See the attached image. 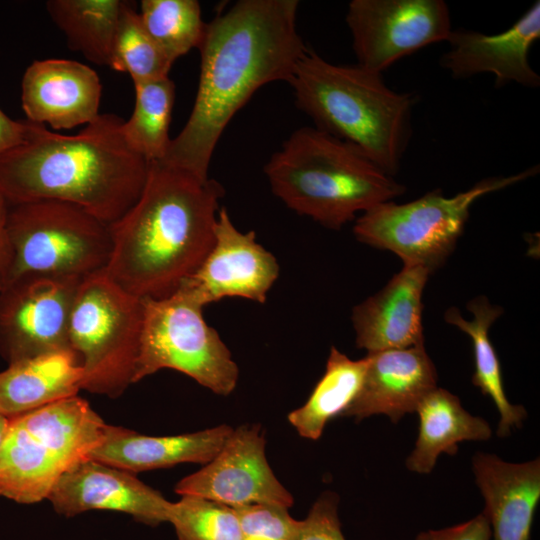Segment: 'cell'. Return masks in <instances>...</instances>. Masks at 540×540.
Returning <instances> with one entry per match:
<instances>
[{"instance_id": "obj_17", "label": "cell", "mask_w": 540, "mask_h": 540, "mask_svg": "<svg viewBox=\"0 0 540 540\" xmlns=\"http://www.w3.org/2000/svg\"><path fill=\"white\" fill-rule=\"evenodd\" d=\"M102 85L96 71L67 59L35 60L21 82L27 120L55 130L87 125L99 115Z\"/></svg>"}, {"instance_id": "obj_31", "label": "cell", "mask_w": 540, "mask_h": 540, "mask_svg": "<svg viewBox=\"0 0 540 540\" xmlns=\"http://www.w3.org/2000/svg\"><path fill=\"white\" fill-rule=\"evenodd\" d=\"M241 528V540H296L300 520L288 508L254 504L235 508Z\"/></svg>"}, {"instance_id": "obj_35", "label": "cell", "mask_w": 540, "mask_h": 540, "mask_svg": "<svg viewBox=\"0 0 540 540\" xmlns=\"http://www.w3.org/2000/svg\"><path fill=\"white\" fill-rule=\"evenodd\" d=\"M32 123L28 120H14L0 108V157L21 144L28 136Z\"/></svg>"}, {"instance_id": "obj_30", "label": "cell", "mask_w": 540, "mask_h": 540, "mask_svg": "<svg viewBox=\"0 0 540 540\" xmlns=\"http://www.w3.org/2000/svg\"><path fill=\"white\" fill-rule=\"evenodd\" d=\"M169 523L178 540H241L235 508L198 496L172 502Z\"/></svg>"}, {"instance_id": "obj_11", "label": "cell", "mask_w": 540, "mask_h": 540, "mask_svg": "<svg viewBox=\"0 0 540 540\" xmlns=\"http://www.w3.org/2000/svg\"><path fill=\"white\" fill-rule=\"evenodd\" d=\"M346 23L357 64L378 73L452 31L443 0H352Z\"/></svg>"}, {"instance_id": "obj_3", "label": "cell", "mask_w": 540, "mask_h": 540, "mask_svg": "<svg viewBox=\"0 0 540 540\" xmlns=\"http://www.w3.org/2000/svg\"><path fill=\"white\" fill-rule=\"evenodd\" d=\"M222 194L215 180L149 162L139 198L109 225L105 274L140 299L173 293L212 246Z\"/></svg>"}, {"instance_id": "obj_18", "label": "cell", "mask_w": 540, "mask_h": 540, "mask_svg": "<svg viewBox=\"0 0 540 540\" xmlns=\"http://www.w3.org/2000/svg\"><path fill=\"white\" fill-rule=\"evenodd\" d=\"M431 273L404 266L377 293L352 311L356 346L368 353L424 345L423 291Z\"/></svg>"}, {"instance_id": "obj_33", "label": "cell", "mask_w": 540, "mask_h": 540, "mask_svg": "<svg viewBox=\"0 0 540 540\" xmlns=\"http://www.w3.org/2000/svg\"><path fill=\"white\" fill-rule=\"evenodd\" d=\"M415 540H492L489 522L482 512L472 519L442 529L420 532Z\"/></svg>"}, {"instance_id": "obj_25", "label": "cell", "mask_w": 540, "mask_h": 540, "mask_svg": "<svg viewBox=\"0 0 540 540\" xmlns=\"http://www.w3.org/2000/svg\"><path fill=\"white\" fill-rule=\"evenodd\" d=\"M367 367V356L352 360L331 347L325 372L307 401L287 415L299 436L318 440L327 423L344 414L362 387Z\"/></svg>"}, {"instance_id": "obj_2", "label": "cell", "mask_w": 540, "mask_h": 540, "mask_svg": "<svg viewBox=\"0 0 540 540\" xmlns=\"http://www.w3.org/2000/svg\"><path fill=\"white\" fill-rule=\"evenodd\" d=\"M123 122L100 114L76 135L31 122L27 138L0 157V195L8 204L67 202L114 223L139 198L149 168L127 144Z\"/></svg>"}, {"instance_id": "obj_13", "label": "cell", "mask_w": 540, "mask_h": 540, "mask_svg": "<svg viewBox=\"0 0 540 540\" xmlns=\"http://www.w3.org/2000/svg\"><path fill=\"white\" fill-rule=\"evenodd\" d=\"M266 439L259 424L233 428L215 457L182 478L174 490L233 508L269 504L290 508L292 494L272 471L265 453Z\"/></svg>"}, {"instance_id": "obj_23", "label": "cell", "mask_w": 540, "mask_h": 540, "mask_svg": "<svg viewBox=\"0 0 540 540\" xmlns=\"http://www.w3.org/2000/svg\"><path fill=\"white\" fill-rule=\"evenodd\" d=\"M419 430L406 467L418 474H429L442 453L454 456L464 441H487L492 436L489 423L464 409L450 391L435 387L419 402L416 411Z\"/></svg>"}, {"instance_id": "obj_26", "label": "cell", "mask_w": 540, "mask_h": 540, "mask_svg": "<svg viewBox=\"0 0 540 540\" xmlns=\"http://www.w3.org/2000/svg\"><path fill=\"white\" fill-rule=\"evenodd\" d=\"M123 0H50L46 9L68 46L86 59L109 66Z\"/></svg>"}, {"instance_id": "obj_8", "label": "cell", "mask_w": 540, "mask_h": 540, "mask_svg": "<svg viewBox=\"0 0 540 540\" xmlns=\"http://www.w3.org/2000/svg\"><path fill=\"white\" fill-rule=\"evenodd\" d=\"M142 322V299L119 287L104 270L80 281L68 335L83 370L82 389L117 398L133 384Z\"/></svg>"}, {"instance_id": "obj_6", "label": "cell", "mask_w": 540, "mask_h": 540, "mask_svg": "<svg viewBox=\"0 0 540 540\" xmlns=\"http://www.w3.org/2000/svg\"><path fill=\"white\" fill-rule=\"evenodd\" d=\"M106 425L78 395L11 417L0 446V495L22 504L47 499L101 442Z\"/></svg>"}, {"instance_id": "obj_4", "label": "cell", "mask_w": 540, "mask_h": 540, "mask_svg": "<svg viewBox=\"0 0 540 540\" xmlns=\"http://www.w3.org/2000/svg\"><path fill=\"white\" fill-rule=\"evenodd\" d=\"M288 83L315 128L354 145L388 175L398 172L412 136L414 94L392 90L382 73L332 64L310 49Z\"/></svg>"}, {"instance_id": "obj_20", "label": "cell", "mask_w": 540, "mask_h": 540, "mask_svg": "<svg viewBox=\"0 0 540 540\" xmlns=\"http://www.w3.org/2000/svg\"><path fill=\"white\" fill-rule=\"evenodd\" d=\"M476 484L484 498L492 540H529L540 500L539 458L511 463L494 454L472 457Z\"/></svg>"}, {"instance_id": "obj_14", "label": "cell", "mask_w": 540, "mask_h": 540, "mask_svg": "<svg viewBox=\"0 0 540 540\" xmlns=\"http://www.w3.org/2000/svg\"><path fill=\"white\" fill-rule=\"evenodd\" d=\"M279 271L276 258L256 241L255 232L239 231L221 208L209 252L177 289L203 307L226 297L264 303Z\"/></svg>"}, {"instance_id": "obj_15", "label": "cell", "mask_w": 540, "mask_h": 540, "mask_svg": "<svg viewBox=\"0 0 540 540\" xmlns=\"http://www.w3.org/2000/svg\"><path fill=\"white\" fill-rule=\"evenodd\" d=\"M47 499L54 510L73 517L90 510L130 515L149 526L169 522L172 502L134 473L84 458L57 481Z\"/></svg>"}, {"instance_id": "obj_12", "label": "cell", "mask_w": 540, "mask_h": 540, "mask_svg": "<svg viewBox=\"0 0 540 540\" xmlns=\"http://www.w3.org/2000/svg\"><path fill=\"white\" fill-rule=\"evenodd\" d=\"M81 280L23 275L0 290V354L8 364L71 350L69 320Z\"/></svg>"}, {"instance_id": "obj_34", "label": "cell", "mask_w": 540, "mask_h": 540, "mask_svg": "<svg viewBox=\"0 0 540 540\" xmlns=\"http://www.w3.org/2000/svg\"><path fill=\"white\" fill-rule=\"evenodd\" d=\"M8 203L0 195V290L8 283L14 260L8 226Z\"/></svg>"}, {"instance_id": "obj_22", "label": "cell", "mask_w": 540, "mask_h": 540, "mask_svg": "<svg viewBox=\"0 0 540 540\" xmlns=\"http://www.w3.org/2000/svg\"><path fill=\"white\" fill-rule=\"evenodd\" d=\"M83 370L72 350L20 360L0 372V413L11 418L76 396Z\"/></svg>"}, {"instance_id": "obj_1", "label": "cell", "mask_w": 540, "mask_h": 540, "mask_svg": "<svg viewBox=\"0 0 540 540\" xmlns=\"http://www.w3.org/2000/svg\"><path fill=\"white\" fill-rule=\"evenodd\" d=\"M297 0H240L209 23L189 118L159 161L207 180L225 127L263 85L290 79L308 48L297 32Z\"/></svg>"}, {"instance_id": "obj_28", "label": "cell", "mask_w": 540, "mask_h": 540, "mask_svg": "<svg viewBox=\"0 0 540 540\" xmlns=\"http://www.w3.org/2000/svg\"><path fill=\"white\" fill-rule=\"evenodd\" d=\"M141 21L173 64L193 48H198L206 29L199 2L195 0H142Z\"/></svg>"}, {"instance_id": "obj_9", "label": "cell", "mask_w": 540, "mask_h": 540, "mask_svg": "<svg viewBox=\"0 0 540 540\" xmlns=\"http://www.w3.org/2000/svg\"><path fill=\"white\" fill-rule=\"evenodd\" d=\"M7 226L14 251L8 283L23 275L83 279L110 258L109 224L71 203L8 204Z\"/></svg>"}, {"instance_id": "obj_36", "label": "cell", "mask_w": 540, "mask_h": 540, "mask_svg": "<svg viewBox=\"0 0 540 540\" xmlns=\"http://www.w3.org/2000/svg\"><path fill=\"white\" fill-rule=\"evenodd\" d=\"M10 418L0 413V446L9 427Z\"/></svg>"}, {"instance_id": "obj_16", "label": "cell", "mask_w": 540, "mask_h": 540, "mask_svg": "<svg viewBox=\"0 0 540 540\" xmlns=\"http://www.w3.org/2000/svg\"><path fill=\"white\" fill-rule=\"evenodd\" d=\"M540 38V2L533 5L507 30L484 34L467 29H452L449 49L440 64L453 78L464 79L491 73L495 86L511 82L536 88L540 76L529 63V51Z\"/></svg>"}, {"instance_id": "obj_10", "label": "cell", "mask_w": 540, "mask_h": 540, "mask_svg": "<svg viewBox=\"0 0 540 540\" xmlns=\"http://www.w3.org/2000/svg\"><path fill=\"white\" fill-rule=\"evenodd\" d=\"M133 383L161 369L179 371L215 394L236 388L239 368L218 332L203 317V306L181 289L145 298Z\"/></svg>"}, {"instance_id": "obj_27", "label": "cell", "mask_w": 540, "mask_h": 540, "mask_svg": "<svg viewBox=\"0 0 540 540\" xmlns=\"http://www.w3.org/2000/svg\"><path fill=\"white\" fill-rule=\"evenodd\" d=\"M135 106L122 133L132 150L148 162L161 161L170 144L175 85L169 77L133 83Z\"/></svg>"}, {"instance_id": "obj_29", "label": "cell", "mask_w": 540, "mask_h": 540, "mask_svg": "<svg viewBox=\"0 0 540 540\" xmlns=\"http://www.w3.org/2000/svg\"><path fill=\"white\" fill-rule=\"evenodd\" d=\"M172 63L145 29L135 3L126 1L113 41L109 67L133 83L168 77Z\"/></svg>"}, {"instance_id": "obj_7", "label": "cell", "mask_w": 540, "mask_h": 540, "mask_svg": "<svg viewBox=\"0 0 540 540\" xmlns=\"http://www.w3.org/2000/svg\"><path fill=\"white\" fill-rule=\"evenodd\" d=\"M538 170L533 166L513 175L489 177L452 197L436 189L403 204L380 203L357 218L354 235L362 243L393 252L404 266L432 273L454 251L470 208L479 198L526 180Z\"/></svg>"}, {"instance_id": "obj_19", "label": "cell", "mask_w": 540, "mask_h": 540, "mask_svg": "<svg viewBox=\"0 0 540 540\" xmlns=\"http://www.w3.org/2000/svg\"><path fill=\"white\" fill-rule=\"evenodd\" d=\"M362 387L342 416L361 421L386 415L394 424L413 413L437 387V371L424 345L367 353Z\"/></svg>"}, {"instance_id": "obj_21", "label": "cell", "mask_w": 540, "mask_h": 540, "mask_svg": "<svg viewBox=\"0 0 540 540\" xmlns=\"http://www.w3.org/2000/svg\"><path fill=\"white\" fill-rule=\"evenodd\" d=\"M233 428L221 424L192 433L149 436L106 425L103 439L89 458L138 473L181 463L207 464L219 452Z\"/></svg>"}, {"instance_id": "obj_32", "label": "cell", "mask_w": 540, "mask_h": 540, "mask_svg": "<svg viewBox=\"0 0 540 540\" xmlns=\"http://www.w3.org/2000/svg\"><path fill=\"white\" fill-rule=\"evenodd\" d=\"M338 503L336 493L323 492L306 518L300 520L296 540H345L338 516Z\"/></svg>"}, {"instance_id": "obj_24", "label": "cell", "mask_w": 540, "mask_h": 540, "mask_svg": "<svg viewBox=\"0 0 540 540\" xmlns=\"http://www.w3.org/2000/svg\"><path fill=\"white\" fill-rule=\"evenodd\" d=\"M467 309L473 315L472 320L464 319L455 307L446 310L444 319L471 338L475 364L472 383L494 402L500 415L497 436L505 438L513 428L522 426L527 412L523 406L509 402L503 386L500 362L489 338V329L502 315L503 309L492 305L483 295L470 300Z\"/></svg>"}, {"instance_id": "obj_5", "label": "cell", "mask_w": 540, "mask_h": 540, "mask_svg": "<svg viewBox=\"0 0 540 540\" xmlns=\"http://www.w3.org/2000/svg\"><path fill=\"white\" fill-rule=\"evenodd\" d=\"M264 172L288 208L336 230L406 191L357 147L315 127L294 131Z\"/></svg>"}]
</instances>
